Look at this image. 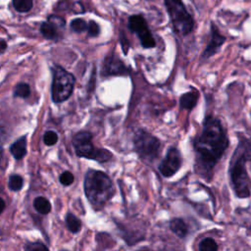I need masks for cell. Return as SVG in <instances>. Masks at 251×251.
Masks as SVG:
<instances>
[{
    "instance_id": "cell-9",
    "label": "cell",
    "mask_w": 251,
    "mask_h": 251,
    "mask_svg": "<svg viewBox=\"0 0 251 251\" xmlns=\"http://www.w3.org/2000/svg\"><path fill=\"white\" fill-rule=\"evenodd\" d=\"M182 157L179 150L176 147H171L165 158L161 161L159 165V172L166 177L174 176L181 167Z\"/></svg>"
},
{
    "instance_id": "cell-13",
    "label": "cell",
    "mask_w": 251,
    "mask_h": 251,
    "mask_svg": "<svg viewBox=\"0 0 251 251\" xmlns=\"http://www.w3.org/2000/svg\"><path fill=\"white\" fill-rule=\"evenodd\" d=\"M198 101V93L197 91H188L182 94L179 98V106L184 110H192Z\"/></svg>"
},
{
    "instance_id": "cell-23",
    "label": "cell",
    "mask_w": 251,
    "mask_h": 251,
    "mask_svg": "<svg viewBox=\"0 0 251 251\" xmlns=\"http://www.w3.org/2000/svg\"><path fill=\"white\" fill-rule=\"evenodd\" d=\"M43 141L47 146H52L58 141V134L53 130H48L44 133Z\"/></svg>"
},
{
    "instance_id": "cell-21",
    "label": "cell",
    "mask_w": 251,
    "mask_h": 251,
    "mask_svg": "<svg viewBox=\"0 0 251 251\" xmlns=\"http://www.w3.org/2000/svg\"><path fill=\"white\" fill-rule=\"evenodd\" d=\"M23 184H24V180H23V177L21 176H19V175H12L9 177L8 186H9V188L11 190L18 191V190H20L23 187Z\"/></svg>"
},
{
    "instance_id": "cell-2",
    "label": "cell",
    "mask_w": 251,
    "mask_h": 251,
    "mask_svg": "<svg viewBox=\"0 0 251 251\" xmlns=\"http://www.w3.org/2000/svg\"><path fill=\"white\" fill-rule=\"evenodd\" d=\"M247 161H251L250 139L241 140L238 143L229 166L230 184L239 198H247L251 194V182L245 166Z\"/></svg>"
},
{
    "instance_id": "cell-29",
    "label": "cell",
    "mask_w": 251,
    "mask_h": 251,
    "mask_svg": "<svg viewBox=\"0 0 251 251\" xmlns=\"http://www.w3.org/2000/svg\"><path fill=\"white\" fill-rule=\"evenodd\" d=\"M6 48H7V43H6V41L1 39V40H0V53L4 52V51L6 50Z\"/></svg>"
},
{
    "instance_id": "cell-31",
    "label": "cell",
    "mask_w": 251,
    "mask_h": 251,
    "mask_svg": "<svg viewBox=\"0 0 251 251\" xmlns=\"http://www.w3.org/2000/svg\"><path fill=\"white\" fill-rule=\"evenodd\" d=\"M5 134H6V133H5V130H4V128H3V127L0 126V140H1V139H2L4 136H5Z\"/></svg>"
},
{
    "instance_id": "cell-17",
    "label": "cell",
    "mask_w": 251,
    "mask_h": 251,
    "mask_svg": "<svg viewBox=\"0 0 251 251\" xmlns=\"http://www.w3.org/2000/svg\"><path fill=\"white\" fill-rule=\"evenodd\" d=\"M66 224L68 228L70 229L71 232L76 233L80 230L81 227V222L78 218H76L74 214L68 213L66 216Z\"/></svg>"
},
{
    "instance_id": "cell-16",
    "label": "cell",
    "mask_w": 251,
    "mask_h": 251,
    "mask_svg": "<svg viewBox=\"0 0 251 251\" xmlns=\"http://www.w3.org/2000/svg\"><path fill=\"white\" fill-rule=\"evenodd\" d=\"M33 206L37 212H39L40 214H43V215H46L51 211L50 202L46 198L41 197V196L34 199Z\"/></svg>"
},
{
    "instance_id": "cell-10",
    "label": "cell",
    "mask_w": 251,
    "mask_h": 251,
    "mask_svg": "<svg viewBox=\"0 0 251 251\" xmlns=\"http://www.w3.org/2000/svg\"><path fill=\"white\" fill-rule=\"evenodd\" d=\"M102 74L104 75H119L128 74V68L115 55L105 58Z\"/></svg>"
},
{
    "instance_id": "cell-5",
    "label": "cell",
    "mask_w": 251,
    "mask_h": 251,
    "mask_svg": "<svg viewBox=\"0 0 251 251\" xmlns=\"http://www.w3.org/2000/svg\"><path fill=\"white\" fill-rule=\"evenodd\" d=\"M165 5L176 32L181 35L189 34L193 29L194 22L182 1L165 0Z\"/></svg>"
},
{
    "instance_id": "cell-8",
    "label": "cell",
    "mask_w": 251,
    "mask_h": 251,
    "mask_svg": "<svg viewBox=\"0 0 251 251\" xmlns=\"http://www.w3.org/2000/svg\"><path fill=\"white\" fill-rule=\"evenodd\" d=\"M128 28L137 34L141 45L144 48H153L156 41L147 25L145 19L141 15H132L128 19Z\"/></svg>"
},
{
    "instance_id": "cell-26",
    "label": "cell",
    "mask_w": 251,
    "mask_h": 251,
    "mask_svg": "<svg viewBox=\"0 0 251 251\" xmlns=\"http://www.w3.org/2000/svg\"><path fill=\"white\" fill-rule=\"evenodd\" d=\"M47 21L51 22L53 25H55L58 28L60 27H64L66 25V21L64 20V18L60 17V16H56V15H51L48 17Z\"/></svg>"
},
{
    "instance_id": "cell-6",
    "label": "cell",
    "mask_w": 251,
    "mask_h": 251,
    "mask_svg": "<svg viewBox=\"0 0 251 251\" xmlns=\"http://www.w3.org/2000/svg\"><path fill=\"white\" fill-rule=\"evenodd\" d=\"M135 152L144 162H152L158 158L161 150L160 140L144 129H138L133 136Z\"/></svg>"
},
{
    "instance_id": "cell-25",
    "label": "cell",
    "mask_w": 251,
    "mask_h": 251,
    "mask_svg": "<svg viewBox=\"0 0 251 251\" xmlns=\"http://www.w3.org/2000/svg\"><path fill=\"white\" fill-rule=\"evenodd\" d=\"M74 179H75L74 175H73L71 172H69V171L64 172V173L60 176V182H61L63 185H66V186L72 184V183L74 182Z\"/></svg>"
},
{
    "instance_id": "cell-30",
    "label": "cell",
    "mask_w": 251,
    "mask_h": 251,
    "mask_svg": "<svg viewBox=\"0 0 251 251\" xmlns=\"http://www.w3.org/2000/svg\"><path fill=\"white\" fill-rule=\"evenodd\" d=\"M4 208H5V202L2 198H0V213L4 210Z\"/></svg>"
},
{
    "instance_id": "cell-3",
    "label": "cell",
    "mask_w": 251,
    "mask_h": 251,
    "mask_svg": "<svg viewBox=\"0 0 251 251\" xmlns=\"http://www.w3.org/2000/svg\"><path fill=\"white\" fill-rule=\"evenodd\" d=\"M84 192L91 205L95 209H100L113 197L115 188L105 173L89 170L84 179Z\"/></svg>"
},
{
    "instance_id": "cell-22",
    "label": "cell",
    "mask_w": 251,
    "mask_h": 251,
    "mask_svg": "<svg viewBox=\"0 0 251 251\" xmlns=\"http://www.w3.org/2000/svg\"><path fill=\"white\" fill-rule=\"evenodd\" d=\"M70 27L75 32H82L87 29V23L83 19L76 18L71 22Z\"/></svg>"
},
{
    "instance_id": "cell-19",
    "label": "cell",
    "mask_w": 251,
    "mask_h": 251,
    "mask_svg": "<svg viewBox=\"0 0 251 251\" xmlns=\"http://www.w3.org/2000/svg\"><path fill=\"white\" fill-rule=\"evenodd\" d=\"M218 244L212 237H206L199 243V250L201 251H217Z\"/></svg>"
},
{
    "instance_id": "cell-20",
    "label": "cell",
    "mask_w": 251,
    "mask_h": 251,
    "mask_svg": "<svg viewBox=\"0 0 251 251\" xmlns=\"http://www.w3.org/2000/svg\"><path fill=\"white\" fill-rule=\"evenodd\" d=\"M30 94V87L27 83H18L16 85L15 91H14V95L16 97H21V98H26L28 97Z\"/></svg>"
},
{
    "instance_id": "cell-15",
    "label": "cell",
    "mask_w": 251,
    "mask_h": 251,
    "mask_svg": "<svg viewBox=\"0 0 251 251\" xmlns=\"http://www.w3.org/2000/svg\"><path fill=\"white\" fill-rule=\"evenodd\" d=\"M40 32L47 39L56 40L59 37L58 27L55 25H53L51 22H49V21L41 23V25H40Z\"/></svg>"
},
{
    "instance_id": "cell-1",
    "label": "cell",
    "mask_w": 251,
    "mask_h": 251,
    "mask_svg": "<svg viewBox=\"0 0 251 251\" xmlns=\"http://www.w3.org/2000/svg\"><path fill=\"white\" fill-rule=\"evenodd\" d=\"M193 147L197 174L210 179L215 166L228 147L226 131L218 118H205L202 130L193 141Z\"/></svg>"
},
{
    "instance_id": "cell-18",
    "label": "cell",
    "mask_w": 251,
    "mask_h": 251,
    "mask_svg": "<svg viewBox=\"0 0 251 251\" xmlns=\"http://www.w3.org/2000/svg\"><path fill=\"white\" fill-rule=\"evenodd\" d=\"M12 2L19 13H27L32 8V0H12Z\"/></svg>"
},
{
    "instance_id": "cell-28",
    "label": "cell",
    "mask_w": 251,
    "mask_h": 251,
    "mask_svg": "<svg viewBox=\"0 0 251 251\" xmlns=\"http://www.w3.org/2000/svg\"><path fill=\"white\" fill-rule=\"evenodd\" d=\"M120 38H121V44H122V47H123V49H124V52L126 53L127 48H128V43H127V41H126V38L125 34H124V33H121Z\"/></svg>"
},
{
    "instance_id": "cell-27",
    "label": "cell",
    "mask_w": 251,
    "mask_h": 251,
    "mask_svg": "<svg viewBox=\"0 0 251 251\" xmlns=\"http://www.w3.org/2000/svg\"><path fill=\"white\" fill-rule=\"evenodd\" d=\"M26 250H48V247L45 246L41 242H34V243H28L25 247Z\"/></svg>"
},
{
    "instance_id": "cell-7",
    "label": "cell",
    "mask_w": 251,
    "mask_h": 251,
    "mask_svg": "<svg viewBox=\"0 0 251 251\" xmlns=\"http://www.w3.org/2000/svg\"><path fill=\"white\" fill-rule=\"evenodd\" d=\"M75 76L60 66L53 67L52 100L56 103L67 100L74 89Z\"/></svg>"
},
{
    "instance_id": "cell-11",
    "label": "cell",
    "mask_w": 251,
    "mask_h": 251,
    "mask_svg": "<svg viewBox=\"0 0 251 251\" xmlns=\"http://www.w3.org/2000/svg\"><path fill=\"white\" fill-rule=\"evenodd\" d=\"M225 41H226V37L220 33L218 27L212 23L210 41L202 53V59H208L212 57L219 50V48L223 45Z\"/></svg>"
},
{
    "instance_id": "cell-12",
    "label": "cell",
    "mask_w": 251,
    "mask_h": 251,
    "mask_svg": "<svg viewBox=\"0 0 251 251\" xmlns=\"http://www.w3.org/2000/svg\"><path fill=\"white\" fill-rule=\"evenodd\" d=\"M10 152L16 160H21L22 158H24L26 154V138H25V136H23V137L19 138L17 141H15L10 147Z\"/></svg>"
},
{
    "instance_id": "cell-4",
    "label": "cell",
    "mask_w": 251,
    "mask_h": 251,
    "mask_svg": "<svg viewBox=\"0 0 251 251\" xmlns=\"http://www.w3.org/2000/svg\"><path fill=\"white\" fill-rule=\"evenodd\" d=\"M73 145L78 157L93 159L99 163L108 162L113 157V154L109 150L94 147L92 134L88 131L77 132L73 137Z\"/></svg>"
},
{
    "instance_id": "cell-24",
    "label": "cell",
    "mask_w": 251,
    "mask_h": 251,
    "mask_svg": "<svg viewBox=\"0 0 251 251\" xmlns=\"http://www.w3.org/2000/svg\"><path fill=\"white\" fill-rule=\"evenodd\" d=\"M87 33L91 37H95L100 33V26L95 21H89L87 24Z\"/></svg>"
},
{
    "instance_id": "cell-14",
    "label": "cell",
    "mask_w": 251,
    "mask_h": 251,
    "mask_svg": "<svg viewBox=\"0 0 251 251\" xmlns=\"http://www.w3.org/2000/svg\"><path fill=\"white\" fill-rule=\"evenodd\" d=\"M170 228L176 236L180 238L185 237L188 233V226L185 224V222L180 218L173 219L170 222Z\"/></svg>"
}]
</instances>
